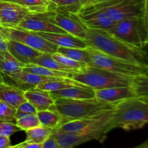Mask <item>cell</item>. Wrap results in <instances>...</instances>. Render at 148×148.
<instances>
[{"instance_id":"f35d334b","label":"cell","mask_w":148,"mask_h":148,"mask_svg":"<svg viewBox=\"0 0 148 148\" xmlns=\"http://www.w3.org/2000/svg\"><path fill=\"white\" fill-rule=\"evenodd\" d=\"M134 148H148V139L146 140L145 142H143V143H141V144L139 145L136 146V147Z\"/></svg>"},{"instance_id":"2e32d148","label":"cell","mask_w":148,"mask_h":148,"mask_svg":"<svg viewBox=\"0 0 148 148\" xmlns=\"http://www.w3.org/2000/svg\"><path fill=\"white\" fill-rule=\"evenodd\" d=\"M36 33L40 37L53 43L58 47L85 49L88 46L84 40L67 33H41V32H36Z\"/></svg>"},{"instance_id":"5bb4252c","label":"cell","mask_w":148,"mask_h":148,"mask_svg":"<svg viewBox=\"0 0 148 148\" xmlns=\"http://www.w3.org/2000/svg\"><path fill=\"white\" fill-rule=\"evenodd\" d=\"M29 13L27 9L17 3L0 1V25L16 27Z\"/></svg>"},{"instance_id":"ba28073f","label":"cell","mask_w":148,"mask_h":148,"mask_svg":"<svg viewBox=\"0 0 148 148\" xmlns=\"http://www.w3.org/2000/svg\"><path fill=\"white\" fill-rule=\"evenodd\" d=\"M145 0H93L90 1L106 13L114 22L132 17H142ZM87 4V3H86Z\"/></svg>"},{"instance_id":"ac0fdd59","label":"cell","mask_w":148,"mask_h":148,"mask_svg":"<svg viewBox=\"0 0 148 148\" xmlns=\"http://www.w3.org/2000/svg\"><path fill=\"white\" fill-rule=\"evenodd\" d=\"M51 136L62 148H74L83 143L94 140L93 137L75 132H61L53 130Z\"/></svg>"},{"instance_id":"5b68a950","label":"cell","mask_w":148,"mask_h":148,"mask_svg":"<svg viewBox=\"0 0 148 148\" xmlns=\"http://www.w3.org/2000/svg\"><path fill=\"white\" fill-rule=\"evenodd\" d=\"M114 109L92 118L69 121L61 125L56 130L89 135L93 137L94 140L103 142L107 134L111 132L109 122Z\"/></svg>"},{"instance_id":"b9f144b4","label":"cell","mask_w":148,"mask_h":148,"mask_svg":"<svg viewBox=\"0 0 148 148\" xmlns=\"http://www.w3.org/2000/svg\"><path fill=\"white\" fill-rule=\"evenodd\" d=\"M4 78H3V76L2 75H1V73H0V85H1V84L4 83Z\"/></svg>"},{"instance_id":"9a60e30c","label":"cell","mask_w":148,"mask_h":148,"mask_svg":"<svg viewBox=\"0 0 148 148\" xmlns=\"http://www.w3.org/2000/svg\"><path fill=\"white\" fill-rule=\"evenodd\" d=\"M7 51L24 65L35 64L36 59L43 53L24 43L10 39H7Z\"/></svg>"},{"instance_id":"8d00e7d4","label":"cell","mask_w":148,"mask_h":148,"mask_svg":"<svg viewBox=\"0 0 148 148\" xmlns=\"http://www.w3.org/2000/svg\"><path fill=\"white\" fill-rule=\"evenodd\" d=\"M10 146H12V145L10 137L0 136V148H8Z\"/></svg>"},{"instance_id":"ab89813d","label":"cell","mask_w":148,"mask_h":148,"mask_svg":"<svg viewBox=\"0 0 148 148\" xmlns=\"http://www.w3.org/2000/svg\"><path fill=\"white\" fill-rule=\"evenodd\" d=\"M25 144V141L23 142V143H20V144L18 145H14V146H10V147L8 148H22L24 146V145Z\"/></svg>"},{"instance_id":"7402d4cb","label":"cell","mask_w":148,"mask_h":148,"mask_svg":"<svg viewBox=\"0 0 148 148\" xmlns=\"http://www.w3.org/2000/svg\"><path fill=\"white\" fill-rule=\"evenodd\" d=\"M25 65L17 61L8 51H0V73L8 75L21 70Z\"/></svg>"},{"instance_id":"30bf717a","label":"cell","mask_w":148,"mask_h":148,"mask_svg":"<svg viewBox=\"0 0 148 148\" xmlns=\"http://www.w3.org/2000/svg\"><path fill=\"white\" fill-rule=\"evenodd\" d=\"M49 19L53 24L63 29L69 34L85 40L88 27L82 23L76 13L57 8L48 12Z\"/></svg>"},{"instance_id":"6da1fadb","label":"cell","mask_w":148,"mask_h":148,"mask_svg":"<svg viewBox=\"0 0 148 148\" xmlns=\"http://www.w3.org/2000/svg\"><path fill=\"white\" fill-rule=\"evenodd\" d=\"M84 40L88 46L109 56L140 66L148 64V56L145 50L124 41L108 30L88 28Z\"/></svg>"},{"instance_id":"e575fe53","label":"cell","mask_w":148,"mask_h":148,"mask_svg":"<svg viewBox=\"0 0 148 148\" xmlns=\"http://www.w3.org/2000/svg\"><path fill=\"white\" fill-rule=\"evenodd\" d=\"M42 148H62L51 134L50 137L42 144Z\"/></svg>"},{"instance_id":"f1b7e54d","label":"cell","mask_w":148,"mask_h":148,"mask_svg":"<svg viewBox=\"0 0 148 148\" xmlns=\"http://www.w3.org/2000/svg\"><path fill=\"white\" fill-rule=\"evenodd\" d=\"M89 0H52L55 7L63 9L76 13L79 7L86 4Z\"/></svg>"},{"instance_id":"e0dca14e","label":"cell","mask_w":148,"mask_h":148,"mask_svg":"<svg viewBox=\"0 0 148 148\" xmlns=\"http://www.w3.org/2000/svg\"><path fill=\"white\" fill-rule=\"evenodd\" d=\"M25 98L36 108L37 111L50 109L54 104V100L50 92L38 88L25 91Z\"/></svg>"},{"instance_id":"44dd1931","label":"cell","mask_w":148,"mask_h":148,"mask_svg":"<svg viewBox=\"0 0 148 148\" xmlns=\"http://www.w3.org/2000/svg\"><path fill=\"white\" fill-rule=\"evenodd\" d=\"M52 98H68V99H95V91L92 88L72 87L66 89L50 92Z\"/></svg>"},{"instance_id":"4316f807","label":"cell","mask_w":148,"mask_h":148,"mask_svg":"<svg viewBox=\"0 0 148 148\" xmlns=\"http://www.w3.org/2000/svg\"><path fill=\"white\" fill-rule=\"evenodd\" d=\"M53 130L42 125L26 130V139L25 141L28 143L43 144L50 137Z\"/></svg>"},{"instance_id":"8fae6325","label":"cell","mask_w":148,"mask_h":148,"mask_svg":"<svg viewBox=\"0 0 148 148\" xmlns=\"http://www.w3.org/2000/svg\"><path fill=\"white\" fill-rule=\"evenodd\" d=\"M76 14L82 23L90 29L110 31L115 24L105 12L90 3H87L79 7Z\"/></svg>"},{"instance_id":"7c38bea8","label":"cell","mask_w":148,"mask_h":148,"mask_svg":"<svg viewBox=\"0 0 148 148\" xmlns=\"http://www.w3.org/2000/svg\"><path fill=\"white\" fill-rule=\"evenodd\" d=\"M17 27L41 33H66L49 20L48 12L43 13H29L20 22Z\"/></svg>"},{"instance_id":"4dcf8cb0","label":"cell","mask_w":148,"mask_h":148,"mask_svg":"<svg viewBox=\"0 0 148 148\" xmlns=\"http://www.w3.org/2000/svg\"><path fill=\"white\" fill-rule=\"evenodd\" d=\"M51 56L55 60H56L58 62L62 64V65H64V66H66V67L69 68L71 69H75V70L79 71L88 66V64L86 63L73 60V59H69V58L66 57V56H64V55L60 54V53H57V52H56L54 53H52Z\"/></svg>"},{"instance_id":"4fadbf2b","label":"cell","mask_w":148,"mask_h":148,"mask_svg":"<svg viewBox=\"0 0 148 148\" xmlns=\"http://www.w3.org/2000/svg\"><path fill=\"white\" fill-rule=\"evenodd\" d=\"M2 76L5 83L12 85L24 91L36 88L42 82L51 78L30 73L23 70V69L14 73Z\"/></svg>"},{"instance_id":"9c48e42d","label":"cell","mask_w":148,"mask_h":148,"mask_svg":"<svg viewBox=\"0 0 148 148\" xmlns=\"http://www.w3.org/2000/svg\"><path fill=\"white\" fill-rule=\"evenodd\" d=\"M0 30L7 39L24 43L40 52L52 54L57 51V46L40 37L36 32L17 26L4 27L0 25Z\"/></svg>"},{"instance_id":"d6986e66","label":"cell","mask_w":148,"mask_h":148,"mask_svg":"<svg viewBox=\"0 0 148 148\" xmlns=\"http://www.w3.org/2000/svg\"><path fill=\"white\" fill-rule=\"evenodd\" d=\"M0 101L17 109L19 106L25 102V91L4 82L0 85Z\"/></svg>"},{"instance_id":"74e56055","label":"cell","mask_w":148,"mask_h":148,"mask_svg":"<svg viewBox=\"0 0 148 148\" xmlns=\"http://www.w3.org/2000/svg\"><path fill=\"white\" fill-rule=\"evenodd\" d=\"M22 148H42V144H38V143H28L25 142Z\"/></svg>"},{"instance_id":"cb8c5ba5","label":"cell","mask_w":148,"mask_h":148,"mask_svg":"<svg viewBox=\"0 0 148 148\" xmlns=\"http://www.w3.org/2000/svg\"><path fill=\"white\" fill-rule=\"evenodd\" d=\"M16 3L27 9L30 13L47 12L55 9L50 0H18Z\"/></svg>"},{"instance_id":"d4e9b609","label":"cell","mask_w":148,"mask_h":148,"mask_svg":"<svg viewBox=\"0 0 148 148\" xmlns=\"http://www.w3.org/2000/svg\"><path fill=\"white\" fill-rule=\"evenodd\" d=\"M23 69L26 71V72H30V73L36 74V75H40V76L47 77L72 78V75H73V73L62 72V71L53 70V69H49V68L44 67V66H40V65L36 64H30L25 65Z\"/></svg>"},{"instance_id":"52a82bcc","label":"cell","mask_w":148,"mask_h":148,"mask_svg":"<svg viewBox=\"0 0 148 148\" xmlns=\"http://www.w3.org/2000/svg\"><path fill=\"white\" fill-rule=\"evenodd\" d=\"M116 37L145 50L148 47V32L142 17H132L115 23L110 30Z\"/></svg>"},{"instance_id":"bcb514c9","label":"cell","mask_w":148,"mask_h":148,"mask_svg":"<svg viewBox=\"0 0 148 148\" xmlns=\"http://www.w3.org/2000/svg\"><path fill=\"white\" fill-rule=\"evenodd\" d=\"M50 1H52V0H50Z\"/></svg>"},{"instance_id":"83f0119b","label":"cell","mask_w":148,"mask_h":148,"mask_svg":"<svg viewBox=\"0 0 148 148\" xmlns=\"http://www.w3.org/2000/svg\"><path fill=\"white\" fill-rule=\"evenodd\" d=\"M35 64L38 65H40V66H44V67L49 68V69H53V70L62 71V72H69V73H75V72H79V71L75 70V69H71L69 68L62 65V64H60L57 61L55 60L52 57L51 53H42L36 59Z\"/></svg>"},{"instance_id":"60d3db41","label":"cell","mask_w":148,"mask_h":148,"mask_svg":"<svg viewBox=\"0 0 148 148\" xmlns=\"http://www.w3.org/2000/svg\"><path fill=\"white\" fill-rule=\"evenodd\" d=\"M7 40V38L5 37V36L3 34V33L1 31V30H0V43H1V42L4 41V40Z\"/></svg>"},{"instance_id":"f546056e","label":"cell","mask_w":148,"mask_h":148,"mask_svg":"<svg viewBox=\"0 0 148 148\" xmlns=\"http://www.w3.org/2000/svg\"><path fill=\"white\" fill-rule=\"evenodd\" d=\"M15 124L20 129V130H24V131L40 126V121L37 114H28L20 117L16 120Z\"/></svg>"},{"instance_id":"d6a6232c","label":"cell","mask_w":148,"mask_h":148,"mask_svg":"<svg viewBox=\"0 0 148 148\" xmlns=\"http://www.w3.org/2000/svg\"><path fill=\"white\" fill-rule=\"evenodd\" d=\"M20 131L15 123L0 121V136L10 137L14 133Z\"/></svg>"},{"instance_id":"d590c367","label":"cell","mask_w":148,"mask_h":148,"mask_svg":"<svg viewBox=\"0 0 148 148\" xmlns=\"http://www.w3.org/2000/svg\"><path fill=\"white\" fill-rule=\"evenodd\" d=\"M142 18H143L146 30L148 32V0L144 1V8H143V14Z\"/></svg>"},{"instance_id":"7dc6e473","label":"cell","mask_w":148,"mask_h":148,"mask_svg":"<svg viewBox=\"0 0 148 148\" xmlns=\"http://www.w3.org/2000/svg\"><path fill=\"white\" fill-rule=\"evenodd\" d=\"M0 102H1V101H0Z\"/></svg>"},{"instance_id":"f6af8a7d","label":"cell","mask_w":148,"mask_h":148,"mask_svg":"<svg viewBox=\"0 0 148 148\" xmlns=\"http://www.w3.org/2000/svg\"><path fill=\"white\" fill-rule=\"evenodd\" d=\"M93 1V0H89V1H88V2H90V1ZM88 2H87V3H88Z\"/></svg>"},{"instance_id":"3957f363","label":"cell","mask_w":148,"mask_h":148,"mask_svg":"<svg viewBox=\"0 0 148 148\" xmlns=\"http://www.w3.org/2000/svg\"><path fill=\"white\" fill-rule=\"evenodd\" d=\"M148 124V98L120 101L116 104L110 119V130H140Z\"/></svg>"},{"instance_id":"836d02e7","label":"cell","mask_w":148,"mask_h":148,"mask_svg":"<svg viewBox=\"0 0 148 148\" xmlns=\"http://www.w3.org/2000/svg\"><path fill=\"white\" fill-rule=\"evenodd\" d=\"M37 114V110L36 108L32 105L28 101L23 103L21 105L19 106L18 108L16 109L15 118L16 120L17 119L20 118L24 116L28 115V114Z\"/></svg>"},{"instance_id":"484cf974","label":"cell","mask_w":148,"mask_h":148,"mask_svg":"<svg viewBox=\"0 0 148 148\" xmlns=\"http://www.w3.org/2000/svg\"><path fill=\"white\" fill-rule=\"evenodd\" d=\"M56 52L73 60L86 63L88 65H90V56L87 48L81 49V48L58 47Z\"/></svg>"},{"instance_id":"8992f818","label":"cell","mask_w":148,"mask_h":148,"mask_svg":"<svg viewBox=\"0 0 148 148\" xmlns=\"http://www.w3.org/2000/svg\"><path fill=\"white\" fill-rule=\"evenodd\" d=\"M88 52L90 56V64L88 66L106 69L114 73L128 76H141L147 75L146 66H140L131 62L109 56L95 49L88 46ZM148 65V64H147Z\"/></svg>"},{"instance_id":"ffe728a7","label":"cell","mask_w":148,"mask_h":148,"mask_svg":"<svg viewBox=\"0 0 148 148\" xmlns=\"http://www.w3.org/2000/svg\"><path fill=\"white\" fill-rule=\"evenodd\" d=\"M72 87L90 88L69 77H51L48 80L42 82L36 88L49 92H53Z\"/></svg>"},{"instance_id":"ee69618b","label":"cell","mask_w":148,"mask_h":148,"mask_svg":"<svg viewBox=\"0 0 148 148\" xmlns=\"http://www.w3.org/2000/svg\"><path fill=\"white\" fill-rule=\"evenodd\" d=\"M145 71H146V74H147V77H148V65H147L145 67Z\"/></svg>"},{"instance_id":"277c9868","label":"cell","mask_w":148,"mask_h":148,"mask_svg":"<svg viewBox=\"0 0 148 148\" xmlns=\"http://www.w3.org/2000/svg\"><path fill=\"white\" fill-rule=\"evenodd\" d=\"M53 108L62 116V124L75 120L88 119L112 110L116 103L100 101L97 99L54 98ZM60 127V126H59Z\"/></svg>"},{"instance_id":"603a6c76","label":"cell","mask_w":148,"mask_h":148,"mask_svg":"<svg viewBox=\"0 0 148 148\" xmlns=\"http://www.w3.org/2000/svg\"><path fill=\"white\" fill-rule=\"evenodd\" d=\"M37 116L40 125L49 127L52 130H56L62 124V116L53 106L49 110L37 111Z\"/></svg>"},{"instance_id":"7bdbcfd3","label":"cell","mask_w":148,"mask_h":148,"mask_svg":"<svg viewBox=\"0 0 148 148\" xmlns=\"http://www.w3.org/2000/svg\"><path fill=\"white\" fill-rule=\"evenodd\" d=\"M0 1H8V2H12V3H16L18 0H0Z\"/></svg>"},{"instance_id":"1f68e13d","label":"cell","mask_w":148,"mask_h":148,"mask_svg":"<svg viewBox=\"0 0 148 148\" xmlns=\"http://www.w3.org/2000/svg\"><path fill=\"white\" fill-rule=\"evenodd\" d=\"M16 109L5 103L0 102V121L16 123Z\"/></svg>"},{"instance_id":"7a4b0ae2","label":"cell","mask_w":148,"mask_h":148,"mask_svg":"<svg viewBox=\"0 0 148 148\" xmlns=\"http://www.w3.org/2000/svg\"><path fill=\"white\" fill-rule=\"evenodd\" d=\"M72 79L95 90L119 87H148V77L146 75L128 76L88 65L79 72L73 73Z\"/></svg>"}]
</instances>
